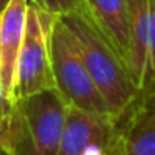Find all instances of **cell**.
<instances>
[{
    "label": "cell",
    "instance_id": "30bf717a",
    "mask_svg": "<svg viewBox=\"0 0 155 155\" xmlns=\"http://www.w3.org/2000/svg\"><path fill=\"white\" fill-rule=\"evenodd\" d=\"M12 110H14V102L5 95L4 87H2V84H0V130H2L4 125L7 124Z\"/></svg>",
    "mask_w": 155,
    "mask_h": 155
},
{
    "label": "cell",
    "instance_id": "9c48e42d",
    "mask_svg": "<svg viewBox=\"0 0 155 155\" xmlns=\"http://www.w3.org/2000/svg\"><path fill=\"white\" fill-rule=\"evenodd\" d=\"M30 4L55 17H67L85 10V0H30Z\"/></svg>",
    "mask_w": 155,
    "mask_h": 155
},
{
    "label": "cell",
    "instance_id": "7a4b0ae2",
    "mask_svg": "<svg viewBox=\"0 0 155 155\" xmlns=\"http://www.w3.org/2000/svg\"><path fill=\"white\" fill-rule=\"evenodd\" d=\"M48 48H50V64L55 88L60 92L64 100L72 107L117 120L112 108L108 107L97 85L92 80L82 60L74 35L70 34L60 17H57L50 30Z\"/></svg>",
    "mask_w": 155,
    "mask_h": 155
},
{
    "label": "cell",
    "instance_id": "6da1fadb",
    "mask_svg": "<svg viewBox=\"0 0 155 155\" xmlns=\"http://www.w3.org/2000/svg\"><path fill=\"white\" fill-rule=\"evenodd\" d=\"M60 18L74 35L82 60L98 92L117 120L122 118L140 100V92L135 87L125 62L85 14H74Z\"/></svg>",
    "mask_w": 155,
    "mask_h": 155
},
{
    "label": "cell",
    "instance_id": "8992f818",
    "mask_svg": "<svg viewBox=\"0 0 155 155\" xmlns=\"http://www.w3.org/2000/svg\"><path fill=\"white\" fill-rule=\"evenodd\" d=\"M28 0H12L8 7L2 14V27H0V44H2V70H0V84L4 92L14 102V84L17 72L18 54L22 48L27 24Z\"/></svg>",
    "mask_w": 155,
    "mask_h": 155
},
{
    "label": "cell",
    "instance_id": "5bb4252c",
    "mask_svg": "<svg viewBox=\"0 0 155 155\" xmlns=\"http://www.w3.org/2000/svg\"><path fill=\"white\" fill-rule=\"evenodd\" d=\"M0 27H2V15H0ZM0 70H2V44H0Z\"/></svg>",
    "mask_w": 155,
    "mask_h": 155
},
{
    "label": "cell",
    "instance_id": "277c9868",
    "mask_svg": "<svg viewBox=\"0 0 155 155\" xmlns=\"http://www.w3.org/2000/svg\"><path fill=\"white\" fill-rule=\"evenodd\" d=\"M58 155H120L118 120L68 105Z\"/></svg>",
    "mask_w": 155,
    "mask_h": 155
},
{
    "label": "cell",
    "instance_id": "ba28073f",
    "mask_svg": "<svg viewBox=\"0 0 155 155\" xmlns=\"http://www.w3.org/2000/svg\"><path fill=\"white\" fill-rule=\"evenodd\" d=\"M130 55L128 72L140 95L147 87L148 72V0H128Z\"/></svg>",
    "mask_w": 155,
    "mask_h": 155
},
{
    "label": "cell",
    "instance_id": "52a82bcc",
    "mask_svg": "<svg viewBox=\"0 0 155 155\" xmlns=\"http://www.w3.org/2000/svg\"><path fill=\"white\" fill-rule=\"evenodd\" d=\"M120 155H155V108L134 105L122 118Z\"/></svg>",
    "mask_w": 155,
    "mask_h": 155
},
{
    "label": "cell",
    "instance_id": "3957f363",
    "mask_svg": "<svg viewBox=\"0 0 155 155\" xmlns=\"http://www.w3.org/2000/svg\"><path fill=\"white\" fill-rule=\"evenodd\" d=\"M52 27L54 25H44L40 22L35 5H28L25 35L15 72L14 102L48 88H55L48 48V35Z\"/></svg>",
    "mask_w": 155,
    "mask_h": 155
},
{
    "label": "cell",
    "instance_id": "5b68a950",
    "mask_svg": "<svg viewBox=\"0 0 155 155\" xmlns=\"http://www.w3.org/2000/svg\"><path fill=\"white\" fill-rule=\"evenodd\" d=\"M82 14L87 15V18L114 47V50L120 55L128 68V55H130L128 0H85V10Z\"/></svg>",
    "mask_w": 155,
    "mask_h": 155
},
{
    "label": "cell",
    "instance_id": "8fae6325",
    "mask_svg": "<svg viewBox=\"0 0 155 155\" xmlns=\"http://www.w3.org/2000/svg\"><path fill=\"white\" fill-rule=\"evenodd\" d=\"M140 102L143 107H148V108H155V82L148 87L147 92H143V94L140 95Z\"/></svg>",
    "mask_w": 155,
    "mask_h": 155
},
{
    "label": "cell",
    "instance_id": "7c38bea8",
    "mask_svg": "<svg viewBox=\"0 0 155 155\" xmlns=\"http://www.w3.org/2000/svg\"><path fill=\"white\" fill-rule=\"evenodd\" d=\"M0 155H12V152L8 150V147H7V143H5L2 138H0Z\"/></svg>",
    "mask_w": 155,
    "mask_h": 155
},
{
    "label": "cell",
    "instance_id": "4fadbf2b",
    "mask_svg": "<svg viewBox=\"0 0 155 155\" xmlns=\"http://www.w3.org/2000/svg\"><path fill=\"white\" fill-rule=\"evenodd\" d=\"M10 2H12V0H0V15L4 14V10L8 7V4H10ZM28 2H30V0H28Z\"/></svg>",
    "mask_w": 155,
    "mask_h": 155
}]
</instances>
